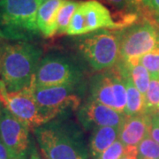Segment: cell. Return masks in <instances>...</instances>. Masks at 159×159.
Masks as SVG:
<instances>
[{
	"mask_svg": "<svg viewBox=\"0 0 159 159\" xmlns=\"http://www.w3.org/2000/svg\"><path fill=\"white\" fill-rule=\"evenodd\" d=\"M47 159H89V150L79 125L68 119H53L34 129Z\"/></svg>",
	"mask_w": 159,
	"mask_h": 159,
	"instance_id": "obj_1",
	"label": "cell"
},
{
	"mask_svg": "<svg viewBox=\"0 0 159 159\" xmlns=\"http://www.w3.org/2000/svg\"><path fill=\"white\" fill-rule=\"evenodd\" d=\"M42 49L29 42L6 43L1 58L0 80L9 92L29 89L42 59Z\"/></svg>",
	"mask_w": 159,
	"mask_h": 159,
	"instance_id": "obj_2",
	"label": "cell"
},
{
	"mask_svg": "<svg viewBox=\"0 0 159 159\" xmlns=\"http://www.w3.org/2000/svg\"><path fill=\"white\" fill-rule=\"evenodd\" d=\"M43 0H0V40L30 42L40 33L37 11Z\"/></svg>",
	"mask_w": 159,
	"mask_h": 159,
	"instance_id": "obj_3",
	"label": "cell"
},
{
	"mask_svg": "<svg viewBox=\"0 0 159 159\" xmlns=\"http://www.w3.org/2000/svg\"><path fill=\"white\" fill-rule=\"evenodd\" d=\"M81 56L96 71L113 67L120 59V31L100 29L78 40Z\"/></svg>",
	"mask_w": 159,
	"mask_h": 159,
	"instance_id": "obj_4",
	"label": "cell"
},
{
	"mask_svg": "<svg viewBox=\"0 0 159 159\" xmlns=\"http://www.w3.org/2000/svg\"><path fill=\"white\" fill-rule=\"evenodd\" d=\"M78 85L31 87L30 89L42 113L50 122L67 111L80 108L81 97L79 95Z\"/></svg>",
	"mask_w": 159,
	"mask_h": 159,
	"instance_id": "obj_5",
	"label": "cell"
},
{
	"mask_svg": "<svg viewBox=\"0 0 159 159\" xmlns=\"http://www.w3.org/2000/svg\"><path fill=\"white\" fill-rule=\"evenodd\" d=\"M159 48V25L142 19L141 21L120 30V59L140 58Z\"/></svg>",
	"mask_w": 159,
	"mask_h": 159,
	"instance_id": "obj_6",
	"label": "cell"
},
{
	"mask_svg": "<svg viewBox=\"0 0 159 159\" xmlns=\"http://www.w3.org/2000/svg\"><path fill=\"white\" fill-rule=\"evenodd\" d=\"M82 72L71 58L60 55H47L42 57L31 87L79 84Z\"/></svg>",
	"mask_w": 159,
	"mask_h": 159,
	"instance_id": "obj_7",
	"label": "cell"
},
{
	"mask_svg": "<svg viewBox=\"0 0 159 159\" xmlns=\"http://www.w3.org/2000/svg\"><path fill=\"white\" fill-rule=\"evenodd\" d=\"M100 29L118 30L111 11L97 0L80 1L69 24L66 34L84 35Z\"/></svg>",
	"mask_w": 159,
	"mask_h": 159,
	"instance_id": "obj_8",
	"label": "cell"
},
{
	"mask_svg": "<svg viewBox=\"0 0 159 159\" xmlns=\"http://www.w3.org/2000/svg\"><path fill=\"white\" fill-rule=\"evenodd\" d=\"M90 94L92 99L124 113L126 106V89L118 64L92 79Z\"/></svg>",
	"mask_w": 159,
	"mask_h": 159,
	"instance_id": "obj_9",
	"label": "cell"
},
{
	"mask_svg": "<svg viewBox=\"0 0 159 159\" xmlns=\"http://www.w3.org/2000/svg\"><path fill=\"white\" fill-rule=\"evenodd\" d=\"M0 101L3 106L29 128H36L48 123L34 100L31 89L9 92L0 80Z\"/></svg>",
	"mask_w": 159,
	"mask_h": 159,
	"instance_id": "obj_10",
	"label": "cell"
},
{
	"mask_svg": "<svg viewBox=\"0 0 159 159\" xmlns=\"http://www.w3.org/2000/svg\"><path fill=\"white\" fill-rule=\"evenodd\" d=\"M0 139L15 159H27L32 148L29 127L6 108L0 117Z\"/></svg>",
	"mask_w": 159,
	"mask_h": 159,
	"instance_id": "obj_11",
	"label": "cell"
},
{
	"mask_svg": "<svg viewBox=\"0 0 159 159\" xmlns=\"http://www.w3.org/2000/svg\"><path fill=\"white\" fill-rule=\"evenodd\" d=\"M78 118L85 129H94L95 127L99 126L121 127L126 116L89 98V101L80 109Z\"/></svg>",
	"mask_w": 159,
	"mask_h": 159,
	"instance_id": "obj_12",
	"label": "cell"
},
{
	"mask_svg": "<svg viewBox=\"0 0 159 159\" xmlns=\"http://www.w3.org/2000/svg\"><path fill=\"white\" fill-rule=\"evenodd\" d=\"M151 114L143 113L126 117L119 130V140L125 147L138 146L142 140L149 136Z\"/></svg>",
	"mask_w": 159,
	"mask_h": 159,
	"instance_id": "obj_13",
	"label": "cell"
},
{
	"mask_svg": "<svg viewBox=\"0 0 159 159\" xmlns=\"http://www.w3.org/2000/svg\"><path fill=\"white\" fill-rule=\"evenodd\" d=\"M66 0H46L37 11V26L41 34L51 38L57 34V18L58 11Z\"/></svg>",
	"mask_w": 159,
	"mask_h": 159,
	"instance_id": "obj_14",
	"label": "cell"
},
{
	"mask_svg": "<svg viewBox=\"0 0 159 159\" xmlns=\"http://www.w3.org/2000/svg\"><path fill=\"white\" fill-rule=\"evenodd\" d=\"M118 65L123 74L126 89V106L124 114L126 117H133L140 114L146 113L145 96L142 95L134 86L131 78L130 73L125 66V64L119 60Z\"/></svg>",
	"mask_w": 159,
	"mask_h": 159,
	"instance_id": "obj_15",
	"label": "cell"
},
{
	"mask_svg": "<svg viewBox=\"0 0 159 159\" xmlns=\"http://www.w3.org/2000/svg\"><path fill=\"white\" fill-rule=\"evenodd\" d=\"M120 127L99 126L92 130L89 150L91 158L97 159L101 154L119 139Z\"/></svg>",
	"mask_w": 159,
	"mask_h": 159,
	"instance_id": "obj_16",
	"label": "cell"
},
{
	"mask_svg": "<svg viewBox=\"0 0 159 159\" xmlns=\"http://www.w3.org/2000/svg\"><path fill=\"white\" fill-rule=\"evenodd\" d=\"M124 64L130 73L131 78L134 86L142 95L145 96L146 92L148 90L149 83H150V80H151V77L148 70L145 68L142 64H140V60L139 62L130 63V64L124 63Z\"/></svg>",
	"mask_w": 159,
	"mask_h": 159,
	"instance_id": "obj_17",
	"label": "cell"
},
{
	"mask_svg": "<svg viewBox=\"0 0 159 159\" xmlns=\"http://www.w3.org/2000/svg\"><path fill=\"white\" fill-rule=\"evenodd\" d=\"M80 1L66 0L60 7L57 18V34H66L69 24Z\"/></svg>",
	"mask_w": 159,
	"mask_h": 159,
	"instance_id": "obj_18",
	"label": "cell"
},
{
	"mask_svg": "<svg viewBox=\"0 0 159 159\" xmlns=\"http://www.w3.org/2000/svg\"><path fill=\"white\" fill-rule=\"evenodd\" d=\"M137 148L138 159H159V144L150 136L142 140Z\"/></svg>",
	"mask_w": 159,
	"mask_h": 159,
	"instance_id": "obj_19",
	"label": "cell"
},
{
	"mask_svg": "<svg viewBox=\"0 0 159 159\" xmlns=\"http://www.w3.org/2000/svg\"><path fill=\"white\" fill-rule=\"evenodd\" d=\"M146 112L154 113L159 108V80L151 79L145 94Z\"/></svg>",
	"mask_w": 159,
	"mask_h": 159,
	"instance_id": "obj_20",
	"label": "cell"
},
{
	"mask_svg": "<svg viewBox=\"0 0 159 159\" xmlns=\"http://www.w3.org/2000/svg\"><path fill=\"white\" fill-rule=\"evenodd\" d=\"M140 64L148 70L151 79L159 80V48L140 57Z\"/></svg>",
	"mask_w": 159,
	"mask_h": 159,
	"instance_id": "obj_21",
	"label": "cell"
},
{
	"mask_svg": "<svg viewBox=\"0 0 159 159\" xmlns=\"http://www.w3.org/2000/svg\"><path fill=\"white\" fill-rule=\"evenodd\" d=\"M107 5L112 7L115 10V13L112 16L132 13V12H141L142 7L139 6L134 0H103Z\"/></svg>",
	"mask_w": 159,
	"mask_h": 159,
	"instance_id": "obj_22",
	"label": "cell"
},
{
	"mask_svg": "<svg viewBox=\"0 0 159 159\" xmlns=\"http://www.w3.org/2000/svg\"><path fill=\"white\" fill-rule=\"evenodd\" d=\"M141 12L143 20L159 25V0H143Z\"/></svg>",
	"mask_w": 159,
	"mask_h": 159,
	"instance_id": "obj_23",
	"label": "cell"
},
{
	"mask_svg": "<svg viewBox=\"0 0 159 159\" xmlns=\"http://www.w3.org/2000/svg\"><path fill=\"white\" fill-rule=\"evenodd\" d=\"M125 148L123 143L118 139L97 159H120L125 152Z\"/></svg>",
	"mask_w": 159,
	"mask_h": 159,
	"instance_id": "obj_24",
	"label": "cell"
},
{
	"mask_svg": "<svg viewBox=\"0 0 159 159\" xmlns=\"http://www.w3.org/2000/svg\"><path fill=\"white\" fill-rule=\"evenodd\" d=\"M149 136L159 144V117L156 114H151V126Z\"/></svg>",
	"mask_w": 159,
	"mask_h": 159,
	"instance_id": "obj_25",
	"label": "cell"
},
{
	"mask_svg": "<svg viewBox=\"0 0 159 159\" xmlns=\"http://www.w3.org/2000/svg\"><path fill=\"white\" fill-rule=\"evenodd\" d=\"M120 159H138L137 146H128L125 148V152Z\"/></svg>",
	"mask_w": 159,
	"mask_h": 159,
	"instance_id": "obj_26",
	"label": "cell"
},
{
	"mask_svg": "<svg viewBox=\"0 0 159 159\" xmlns=\"http://www.w3.org/2000/svg\"><path fill=\"white\" fill-rule=\"evenodd\" d=\"M0 159H15L14 156L7 148L1 139H0Z\"/></svg>",
	"mask_w": 159,
	"mask_h": 159,
	"instance_id": "obj_27",
	"label": "cell"
},
{
	"mask_svg": "<svg viewBox=\"0 0 159 159\" xmlns=\"http://www.w3.org/2000/svg\"><path fill=\"white\" fill-rule=\"evenodd\" d=\"M29 159H43L40 157L39 153L37 152V150L35 149L34 145H32V148L29 153Z\"/></svg>",
	"mask_w": 159,
	"mask_h": 159,
	"instance_id": "obj_28",
	"label": "cell"
},
{
	"mask_svg": "<svg viewBox=\"0 0 159 159\" xmlns=\"http://www.w3.org/2000/svg\"><path fill=\"white\" fill-rule=\"evenodd\" d=\"M5 43H6V41L0 40V70H1V58H2V53H3Z\"/></svg>",
	"mask_w": 159,
	"mask_h": 159,
	"instance_id": "obj_29",
	"label": "cell"
},
{
	"mask_svg": "<svg viewBox=\"0 0 159 159\" xmlns=\"http://www.w3.org/2000/svg\"><path fill=\"white\" fill-rule=\"evenodd\" d=\"M4 109H5V107L3 106V103H2L1 101H0V117H1V115H2V113H3Z\"/></svg>",
	"mask_w": 159,
	"mask_h": 159,
	"instance_id": "obj_30",
	"label": "cell"
},
{
	"mask_svg": "<svg viewBox=\"0 0 159 159\" xmlns=\"http://www.w3.org/2000/svg\"><path fill=\"white\" fill-rule=\"evenodd\" d=\"M134 2L136 3L138 6L142 7V2H143V0H134Z\"/></svg>",
	"mask_w": 159,
	"mask_h": 159,
	"instance_id": "obj_31",
	"label": "cell"
},
{
	"mask_svg": "<svg viewBox=\"0 0 159 159\" xmlns=\"http://www.w3.org/2000/svg\"><path fill=\"white\" fill-rule=\"evenodd\" d=\"M152 114H156V115H157V116L159 117V108L157 109V111H155V112H154V113H152Z\"/></svg>",
	"mask_w": 159,
	"mask_h": 159,
	"instance_id": "obj_32",
	"label": "cell"
},
{
	"mask_svg": "<svg viewBox=\"0 0 159 159\" xmlns=\"http://www.w3.org/2000/svg\"><path fill=\"white\" fill-rule=\"evenodd\" d=\"M43 1H46V0H43Z\"/></svg>",
	"mask_w": 159,
	"mask_h": 159,
	"instance_id": "obj_33",
	"label": "cell"
}]
</instances>
